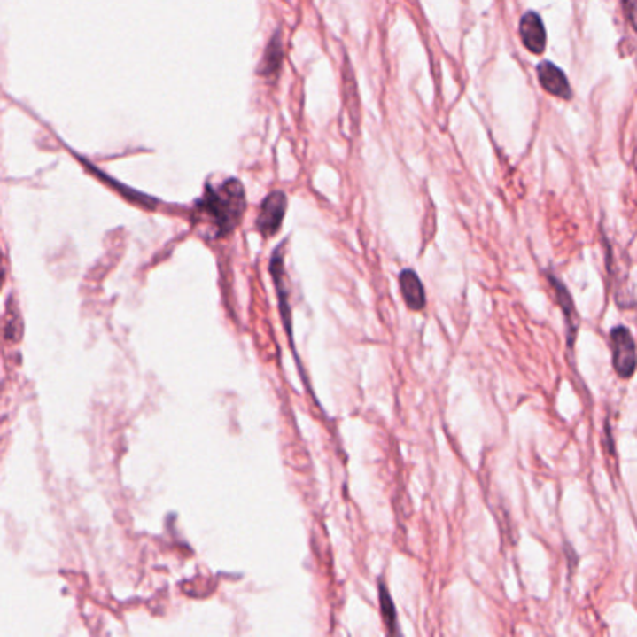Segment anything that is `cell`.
Instances as JSON below:
<instances>
[{
    "mask_svg": "<svg viewBox=\"0 0 637 637\" xmlns=\"http://www.w3.org/2000/svg\"><path fill=\"white\" fill-rule=\"evenodd\" d=\"M244 212L245 189L236 178H229L221 185H208L204 197L197 202V214L210 221V225L215 229V237L234 232Z\"/></svg>",
    "mask_w": 637,
    "mask_h": 637,
    "instance_id": "1",
    "label": "cell"
},
{
    "mask_svg": "<svg viewBox=\"0 0 637 637\" xmlns=\"http://www.w3.org/2000/svg\"><path fill=\"white\" fill-rule=\"evenodd\" d=\"M21 316H19V308H15L13 301H10L8 305V316H6V323H4V335L8 340H17L21 337Z\"/></svg>",
    "mask_w": 637,
    "mask_h": 637,
    "instance_id": "10",
    "label": "cell"
},
{
    "mask_svg": "<svg viewBox=\"0 0 637 637\" xmlns=\"http://www.w3.org/2000/svg\"><path fill=\"white\" fill-rule=\"evenodd\" d=\"M400 294L409 311H423L426 307V291L419 279V275L413 269H402L399 275Z\"/></svg>",
    "mask_w": 637,
    "mask_h": 637,
    "instance_id": "6",
    "label": "cell"
},
{
    "mask_svg": "<svg viewBox=\"0 0 637 637\" xmlns=\"http://www.w3.org/2000/svg\"><path fill=\"white\" fill-rule=\"evenodd\" d=\"M610 342L613 352V367L618 376L628 380L635 370V342L628 327H613L610 333Z\"/></svg>",
    "mask_w": 637,
    "mask_h": 637,
    "instance_id": "3",
    "label": "cell"
},
{
    "mask_svg": "<svg viewBox=\"0 0 637 637\" xmlns=\"http://www.w3.org/2000/svg\"><path fill=\"white\" fill-rule=\"evenodd\" d=\"M520 38L527 50L532 55H542L546 43H548V34L546 27L542 23V17L537 12H525L520 19Z\"/></svg>",
    "mask_w": 637,
    "mask_h": 637,
    "instance_id": "4",
    "label": "cell"
},
{
    "mask_svg": "<svg viewBox=\"0 0 637 637\" xmlns=\"http://www.w3.org/2000/svg\"><path fill=\"white\" fill-rule=\"evenodd\" d=\"M537 75H539V82L542 89L552 94L559 99H571L572 97V90H571V82H568L564 72L561 70L559 66H555L554 62L544 60L539 64L537 67Z\"/></svg>",
    "mask_w": 637,
    "mask_h": 637,
    "instance_id": "5",
    "label": "cell"
},
{
    "mask_svg": "<svg viewBox=\"0 0 637 637\" xmlns=\"http://www.w3.org/2000/svg\"><path fill=\"white\" fill-rule=\"evenodd\" d=\"M377 594H380V610H382V618L384 625L387 626V637H402L400 635V628H399V615H397V608L392 604V598L389 594V589L384 579L377 581Z\"/></svg>",
    "mask_w": 637,
    "mask_h": 637,
    "instance_id": "9",
    "label": "cell"
},
{
    "mask_svg": "<svg viewBox=\"0 0 637 637\" xmlns=\"http://www.w3.org/2000/svg\"><path fill=\"white\" fill-rule=\"evenodd\" d=\"M4 283V266H3V251H0V288H3Z\"/></svg>",
    "mask_w": 637,
    "mask_h": 637,
    "instance_id": "11",
    "label": "cell"
},
{
    "mask_svg": "<svg viewBox=\"0 0 637 637\" xmlns=\"http://www.w3.org/2000/svg\"><path fill=\"white\" fill-rule=\"evenodd\" d=\"M548 279L552 281L554 284V290H555V296H557V301L563 308V315H564V320H566V330H568V346H572L574 344V337H576V331H578V325H579V318L576 315V307H574V301H572V296L568 294L566 286L557 279L554 277V275H548Z\"/></svg>",
    "mask_w": 637,
    "mask_h": 637,
    "instance_id": "7",
    "label": "cell"
},
{
    "mask_svg": "<svg viewBox=\"0 0 637 637\" xmlns=\"http://www.w3.org/2000/svg\"><path fill=\"white\" fill-rule=\"evenodd\" d=\"M283 57H284V47H283V32L277 30L273 34V38L269 40L266 53L262 57V64H260V75L262 77H275L281 70L283 64Z\"/></svg>",
    "mask_w": 637,
    "mask_h": 637,
    "instance_id": "8",
    "label": "cell"
},
{
    "mask_svg": "<svg viewBox=\"0 0 637 637\" xmlns=\"http://www.w3.org/2000/svg\"><path fill=\"white\" fill-rule=\"evenodd\" d=\"M288 208V197L283 191H271L262 206L260 212L256 217V230L262 234L264 239L273 237L283 227V221Z\"/></svg>",
    "mask_w": 637,
    "mask_h": 637,
    "instance_id": "2",
    "label": "cell"
}]
</instances>
